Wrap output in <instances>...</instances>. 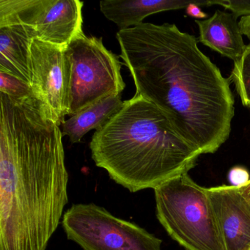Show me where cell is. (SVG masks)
I'll return each mask as SVG.
<instances>
[{
  "label": "cell",
  "mask_w": 250,
  "mask_h": 250,
  "mask_svg": "<svg viewBox=\"0 0 250 250\" xmlns=\"http://www.w3.org/2000/svg\"><path fill=\"white\" fill-rule=\"evenodd\" d=\"M32 39L20 24L0 26V72L30 83V48Z\"/></svg>",
  "instance_id": "obj_12"
},
{
  "label": "cell",
  "mask_w": 250,
  "mask_h": 250,
  "mask_svg": "<svg viewBox=\"0 0 250 250\" xmlns=\"http://www.w3.org/2000/svg\"><path fill=\"white\" fill-rule=\"evenodd\" d=\"M238 188L239 189V191H241V194H242L245 197V198L250 203V180L247 184L238 187Z\"/></svg>",
  "instance_id": "obj_20"
},
{
  "label": "cell",
  "mask_w": 250,
  "mask_h": 250,
  "mask_svg": "<svg viewBox=\"0 0 250 250\" xmlns=\"http://www.w3.org/2000/svg\"><path fill=\"white\" fill-rule=\"evenodd\" d=\"M229 181L232 187H239L250 181V174L245 168L235 167L229 172Z\"/></svg>",
  "instance_id": "obj_17"
},
{
  "label": "cell",
  "mask_w": 250,
  "mask_h": 250,
  "mask_svg": "<svg viewBox=\"0 0 250 250\" xmlns=\"http://www.w3.org/2000/svg\"><path fill=\"white\" fill-rule=\"evenodd\" d=\"M62 225L67 238L84 250H162V240L93 203L73 205Z\"/></svg>",
  "instance_id": "obj_6"
},
{
  "label": "cell",
  "mask_w": 250,
  "mask_h": 250,
  "mask_svg": "<svg viewBox=\"0 0 250 250\" xmlns=\"http://www.w3.org/2000/svg\"><path fill=\"white\" fill-rule=\"evenodd\" d=\"M200 6H209L208 1H191V3L186 8V13L191 18L206 20L208 15L200 9Z\"/></svg>",
  "instance_id": "obj_18"
},
{
  "label": "cell",
  "mask_w": 250,
  "mask_h": 250,
  "mask_svg": "<svg viewBox=\"0 0 250 250\" xmlns=\"http://www.w3.org/2000/svg\"><path fill=\"white\" fill-rule=\"evenodd\" d=\"M238 22L243 36H245L250 41V17H241Z\"/></svg>",
  "instance_id": "obj_19"
},
{
  "label": "cell",
  "mask_w": 250,
  "mask_h": 250,
  "mask_svg": "<svg viewBox=\"0 0 250 250\" xmlns=\"http://www.w3.org/2000/svg\"><path fill=\"white\" fill-rule=\"evenodd\" d=\"M0 106V250H46L68 202L63 134L33 94Z\"/></svg>",
  "instance_id": "obj_2"
},
{
  "label": "cell",
  "mask_w": 250,
  "mask_h": 250,
  "mask_svg": "<svg viewBox=\"0 0 250 250\" xmlns=\"http://www.w3.org/2000/svg\"><path fill=\"white\" fill-rule=\"evenodd\" d=\"M124 103L121 95L104 98L65 121L62 125V134L73 144L80 143L87 132L104 126L121 110Z\"/></svg>",
  "instance_id": "obj_13"
},
{
  "label": "cell",
  "mask_w": 250,
  "mask_h": 250,
  "mask_svg": "<svg viewBox=\"0 0 250 250\" xmlns=\"http://www.w3.org/2000/svg\"></svg>",
  "instance_id": "obj_21"
},
{
  "label": "cell",
  "mask_w": 250,
  "mask_h": 250,
  "mask_svg": "<svg viewBox=\"0 0 250 250\" xmlns=\"http://www.w3.org/2000/svg\"><path fill=\"white\" fill-rule=\"evenodd\" d=\"M90 148L96 166L131 192L188 174L201 155L156 105L137 94L96 130Z\"/></svg>",
  "instance_id": "obj_3"
},
{
  "label": "cell",
  "mask_w": 250,
  "mask_h": 250,
  "mask_svg": "<svg viewBox=\"0 0 250 250\" xmlns=\"http://www.w3.org/2000/svg\"><path fill=\"white\" fill-rule=\"evenodd\" d=\"M225 250H250V203L238 187L208 188Z\"/></svg>",
  "instance_id": "obj_9"
},
{
  "label": "cell",
  "mask_w": 250,
  "mask_h": 250,
  "mask_svg": "<svg viewBox=\"0 0 250 250\" xmlns=\"http://www.w3.org/2000/svg\"><path fill=\"white\" fill-rule=\"evenodd\" d=\"M209 6L213 5H220L225 9L232 11V14L237 17H250V0H218V1H208Z\"/></svg>",
  "instance_id": "obj_16"
},
{
  "label": "cell",
  "mask_w": 250,
  "mask_h": 250,
  "mask_svg": "<svg viewBox=\"0 0 250 250\" xmlns=\"http://www.w3.org/2000/svg\"><path fill=\"white\" fill-rule=\"evenodd\" d=\"M154 191L156 216L172 239L186 250H225L208 188L184 174Z\"/></svg>",
  "instance_id": "obj_4"
},
{
  "label": "cell",
  "mask_w": 250,
  "mask_h": 250,
  "mask_svg": "<svg viewBox=\"0 0 250 250\" xmlns=\"http://www.w3.org/2000/svg\"><path fill=\"white\" fill-rule=\"evenodd\" d=\"M80 0H0V26L20 24L33 39L68 46L84 33Z\"/></svg>",
  "instance_id": "obj_7"
},
{
  "label": "cell",
  "mask_w": 250,
  "mask_h": 250,
  "mask_svg": "<svg viewBox=\"0 0 250 250\" xmlns=\"http://www.w3.org/2000/svg\"><path fill=\"white\" fill-rule=\"evenodd\" d=\"M243 106L250 108V43L247 45L239 61L234 62L229 77Z\"/></svg>",
  "instance_id": "obj_14"
},
{
  "label": "cell",
  "mask_w": 250,
  "mask_h": 250,
  "mask_svg": "<svg viewBox=\"0 0 250 250\" xmlns=\"http://www.w3.org/2000/svg\"><path fill=\"white\" fill-rule=\"evenodd\" d=\"M191 2L184 0H105L100 2V9L104 16L121 30L140 25L146 17L152 14L187 8Z\"/></svg>",
  "instance_id": "obj_11"
},
{
  "label": "cell",
  "mask_w": 250,
  "mask_h": 250,
  "mask_svg": "<svg viewBox=\"0 0 250 250\" xmlns=\"http://www.w3.org/2000/svg\"><path fill=\"white\" fill-rule=\"evenodd\" d=\"M116 37L136 94L201 154L217 151L230 134L235 99L230 80L199 49L198 39L167 23H143Z\"/></svg>",
  "instance_id": "obj_1"
},
{
  "label": "cell",
  "mask_w": 250,
  "mask_h": 250,
  "mask_svg": "<svg viewBox=\"0 0 250 250\" xmlns=\"http://www.w3.org/2000/svg\"><path fill=\"white\" fill-rule=\"evenodd\" d=\"M0 93L11 97H24L32 94L28 84L3 72H0Z\"/></svg>",
  "instance_id": "obj_15"
},
{
  "label": "cell",
  "mask_w": 250,
  "mask_h": 250,
  "mask_svg": "<svg viewBox=\"0 0 250 250\" xmlns=\"http://www.w3.org/2000/svg\"><path fill=\"white\" fill-rule=\"evenodd\" d=\"M72 60L69 116L112 95H121L125 84L119 57L108 50L102 38L83 33L68 46Z\"/></svg>",
  "instance_id": "obj_5"
},
{
  "label": "cell",
  "mask_w": 250,
  "mask_h": 250,
  "mask_svg": "<svg viewBox=\"0 0 250 250\" xmlns=\"http://www.w3.org/2000/svg\"><path fill=\"white\" fill-rule=\"evenodd\" d=\"M29 68L32 94L44 104L61 126L70 109L72 60L68 46L33 39Z\"/></svg>",
  "instance_id": "obj_8"
},
{
  "label": "cell",
  "mask_w": 250,
  "mask_h": 250,
  "mask_svg": "<svg viewBox=\"0 0 250 250\" xmlns=\"http://www.w3.org/2000/svg\"><path fill=\"white\" fill-rule=\"evenodd\" d=\"M238 17L232 13L216 10L204 20H196L200 36L198 41L222 56L237 62L246 49Z\"/></svg>",
  "instance_id": "obj_10"
}]
</instances>
